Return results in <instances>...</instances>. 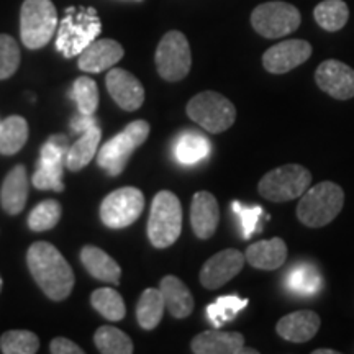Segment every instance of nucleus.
Here are the masks:
<instances>
[{
	"label": "nucleus",
	"mask_w": 354,
	"mask_h": 354,
	"mask_svg": "<svg viewBox=\"0 0 354 354\" xmlns=\"http://www.w3.org/2000/svg\"><path fill=\"white\" fill-rule=\"evenodd\" d=\"M28 198V174L25 166H15L8 172L0 190V203L8 215H19L24 212Z\"/></svg>",
	"instance_id": "20"
},
{
	"label": "nucleus",
	"mask_w": 354,
	"mask_h": 354,
	"mask_svg": "<svg viewBox=\"0 0 354 354\" xmlns=\"http://www.w3.org/2000/svg\"><path fill=\"white\" fill-rule=\"evenodd\" d=\"M313 354H338V351H333V349H317Z\"/></svg>",
	"instance_id": "41"
},
{
	"label": "nucleus",
	"mask_w": 354,
	"mask_h": 354,
	"mask_svg": "<svg viewBox=\"0 0 354 354\" xmlns=\"http://www.w3.org/2000/svg\"><path fill=\"white\" fill-rule=\"evenodd\" d=\"M312 56V44L305 39H287L269 48L263 55V66L271 74H286L304 64Z\"/></svg>",
	"instance_id": "13"
},
{
	"label": "nucleus",
	"mask_w": 354,
	"mask_h": 354,
	"mask_svg": "<svg viewBox=\"0 0 354 354\" xmlns=\"http://www.w3.org/2000/svg\"><path fill=\"white\" fill-rule=\"evenodd\" d=\"M81 261L91 276L110 284H118L122 277V269L117 261H113L104 250L97 246H84Z\"/></svg>",
	"instance_id": "23"
},
{
	"label": "nucleus",
	"mask_w": 354,
	"mask_h": 354,
	"mask_svg": "<svg viewBox=\"0 0 354 354\" xmlns=\"http://www.w3.org/2000/svg\"><path fill=\"white\" fill-rule=\"evenodd\" d=\"M26 263L35 282L48 297L56 302L69 297L74 287L73 268L51 243H33L26 253Z\"/></svg>",
	"instance_id": "1"
},
{
	"label": "nucleus",
	"mask_w": 354,
	"mask_h": 354,
	"mask_svg": "<svg viewBox=\"0 0 354 354\" xmlns=\"http://www.w3.org/2000/svg\"><path fill=\"white\" fill-rule=\"evenodd\" d=\"M315 21L326 32H338L348 24L349 8L343 0H323L313 10Z\"/></svg>",
	"instance_id": "29"
},
{
	"label": "nucleus",
	"mask_w": 354,
	"mask_h": 354,
	"mask_svg": "<svg viewBox=\"0 0 354 354\" xmlns=\"http://www.w3.org/2000/svg\"><path fill=\"white\" fill-rule=\"evenodd\" d=\"M95 125H97V118L94 115H84L81 112H79L76 117H73V120H71V128H73L74 133H84L87 131L88 128Z\"/></svg>",
	"instance_id": "40"
},
{
	"label": "nucleus",
	"mask_w": 354,
	"mask_h": 354,
	"mask_svg": "<svg viewBox=\"0 0 354 354\" xmlns=\"http://www.w3.org/2000/svg\"><path fill=\"white\" fill-rule=\"evenodd\" d=\"M190 348L196 354H241L245 353V336L216 328L207 330L192 339Z\"/></svg>",
	"instance_id": "19"
},
{
	"label": "nucleus",
	"mask_w": 354,
	"mask_h": 354,
	"mask_svg": "<svg viewBox=\"0 0 354 354\" xmlns=\"http://www.w3.org/2000/svg\"><path fill=\"white\" fill-rule=\"evenodd\" d=\"M220 209L216 198L210 192H197L192 198L190 205V223H192L194 233L201 240H209L218 228Z\"/></svg>",
	"instance_id": "18"
},
{
	"label": "nucleus",
	"mask_w": 354,
	"mask_h": 354,
	"mask_svg": "<svg viewBox=\"0 0 354 354\" xmlns=\"http://www.w3.org/2000/svg\"><path fill=\"white\" fill-rule=\"evenodd\" d=\"M71 99L76 102L77 110L84 115H94L99 107V88L95 81L91 77L82 76L74 81Z\"/></svg>",
	"instance_id": "33"
},
{
	"label": "nucleus",
	"mask_w": 354,
	"mask_h": 354,
	"mask_svg": "<svg viewBox=\"0 0 354 354\" xmlns=\"http://www.w3.org/2000/svg\"><path fill=\"white\" fill-rule=\"evenodd\" d=\"M248 304H250L248 299H241L238 295H225V297L216 299L214 304L207 307V317H209L214 328H220L225 323L234 320L238 313L248 307Z\"/></svg>",
	"instance_id": "31"
},
{
	"label": "nucleus",
	"mask_w": 354,
	"mask_h": 354,
	"mask_svg": "<svg viewBox=\"0 0 354 354\" xmlns=\"http://www.w3.org/2000/svg\"><path fill=\"white\" fill-rule=\"evenodd\" d=\"M187 115L205 131L218 135L232 128L236 120V109L225 95L207 91L189 100Z\"/></svg>",
	"instance_id": "7"
},
{
	"label": "nucleus",
	"mask_w": 354,
	"mask_h": 354,
	"mask_svg": "<svg viewBox=\"0 0 354 354\" xmlns=\"http://www.w3.org/2000/svg\"><path fill=\"white\" fill-rule=\"evenodd\" d=\"M20 48L8 35H0V81L12 77L20 66Z\"/></svg>",
	"instance_id": "37"
},
{
	"label": "nucleus",
	"mask_w": 354,
	"mask_h": 354,
	"mask_svg": "<svg viewBox=\"0 0 354 354\" xmlns=\"http://www.w3.org/2000/svg\"><path fill=\"white\" fill-rule=\"evenodd\" d=\"M100 138L102 130L99 125L81 133V138L73 146H69L68 154H66V167L73 172L81 171L82 167H86L92 161V158L95 156L100 145Z\"/></svg>",
	"instance_id": "25"
},
{
	"label": "nucleus",
	"mask_w": 354,
	"mask_h": 354,
	"mask_svg": "<svg viewBox=\"0 0 354 354\" xmlns=\"http://www.w3.org/2000/svg\"><path fill=\"white\" fill-rule=\"evenodd\" d=\"M0 349L6 354H35L39 349V339L26 330L6 331L0 338Z\"/></svg>",
	"instance_id": "34"
},
{
	"label": "nucleus",
	"mask_w": 354,
	"mask_h": 354,
	"mask_svg": "<svg viewBox=\"0 0 354 354\" xmlns=\"http://www.w3.org/2000/svg\"><path fill=\"white\" fill-rule=\"evenodd\" d=\"M149 136V123L145 120L131 122L123 130L110 138L97 153V165L110 176L122 174L131 154Z\"/></svg>",
	"instance_id": "5"
},
{
	"label": "nucleus",
	"mask_w": 354,
	"mask_h": 354,
	"mask_svg": "<svg viewBox=\"0 0 354 354\" xmlns=\"http://www.w3.org/2000/svg\"><path fill=\"white\" fill-rule=\"evenodd\" d=\"M57 28V12L51 0H25L20 10V37L28 50H41Z\"/></svg>",
	"instance_id": "6"
},
{
	"label": "nucleus",
	"mask_w": 354,
	"mask_h": 354,
	"mask_svg": "<svg viewBox=\"0 0 354 354\" xmlns=\"http://www.w3.org/2000/svg\"><path fill=\"white\" fill-rule=\"evenodd\" d=\"M302 17L297 7L287 2L261 3L251 13V25L261 37L276 39L289 35L300 26Z\"/></svg>",
	"instance_id": "9"
},
{
	"label": "nucleus",
	"mask_w": 354,
	"mask_h": 354,
	"mask_svg": "<svg viewBox=\"0 0 354 354\" xmlns=\"http://www.w3.org/2000/svg\"><path fill=\"white\" fill-rule=\"evenodd\" d=\"M233 212L238 215V220H240L241 225V233L245 240H250L251 236L256 233L258 230V223L261 215H263V207L254 205V207H245L241 205V202L234 201L232 203Z\"/></svg>",
	"instance_id": "38"
},
{
	"label": "nucleus",
	"mask_w": 354,
	"mask_h": 354,
	"mask_svg": "<svg viewBox=\"0 0 354 354\" xmlns=\"http://www.w3.org/2000/svg\"><path fill=\"white\" fill-rule=\"evenodd\" d=\"M0 290H2V277H0Z\"/></svg>",
	"instance_id": "42"
},
{
	"label": "nucleus",
	"mask_w": 354,
	"mask_h": 354,
	"mask_svg": "<svg viewBox=\"0 0 354 354\" xmlns=\"http://www.w3.org/2000/svg\"><path fill=\"white\" fill-rule=\"evenodd\" d=\"M245 261V254L238 250H233V248L214 254L203 264L201 271L202 286L209 290L220 289L221 286H225L241 272Z\"/></svg>",
	"instance_id": "12"
},
{
	"label": "nucleus",
	"mask_w": 354,
	"mask_h": 354,
	"mask_svg": "<svg viewBox=\"0 0 354 354\" xmlns=\"http://www.w3.org/2000/svg\"><path fill=\"white\" fill-rule=\"evenodd\" d=\"M322 320L313 310H297L277 322L276 331L290 343H307L320 330Z\"/></svg>",
	"instance_id": "17"
},
{
	"label": "nucleus",
	"mask_w": 354,
	"mask_h": 354,
	"mask_svg": "<svg viewBox=\"0 0 354 354\" xmlns=\"http://www.w3.org/2000/svg\"><path fill=\"white\" fill-rule=\"evenodd\" d=\"M212 145L207 136L197 131H184L174 143V156L180 165L192 166L209 158Z\"/></svg>",
	"instance_id": "24"
},
{
	"label": "nucleus",
	"mask_w": 354,
	"mask_h": 354,
	"mask_svg": "<svg viewBox=\"0 0 354 354\" xmlns=\"http://www.w3.org/2000/svg\"><path fill=\"white\" fill-rule=\"evenodd\" d=\"M91 302L97 312L110 322H118L127 315V307L122 295L115 289H110V287L97 289L91 295Z\"/></svg>",
	"instance_id": "30"
},
{
	"label": "nucleus",
	"mask_w": 354,
	"mask_h": 354,
	"mask_svg": "<svg viewBox=\"0 0 354 354\" xmlns=\"http://www.w3.org/2000/svg\"><path fill=\"white\" fill-rule=\"evenodd\" d=\"M166 310L165 297L159 289H146L136 305V318L143 330H154Z\"/></svg>",
	"instance_id": "27"
},
{
	"label": "nucleus",
	"mask_w": 354,
	"mask_h": 354,
	"mask_svg": "<svg viewBox=\"0 0 354 354\" xmlns=\"http://www.w3.org/2000/svg\"><path fill=\"white\" fill-rule=\"evenodd\" d=\"M315 81L317 86L333 99L348 100L354 97V69L342 61H323L315 73Z\"/></svg>",
	"instance_id": "14"
},
{
	"label": "nucleus",
	"mask_w": 354,
	"mask_h": 354,
	"mask_svg": "<svg viewBox=\"0 0 354 354\" xmlns=\"http://www.w3.org/2000/svg\"><path fill=\"white\" fill-rule=\"evenodd\" d=\"M95 346L104 354H131L133 342L125 331L115 326H100L94 335Z\"/></svg>",
	"instance_id": "32"
},
{
	"label": "nucleus",
	"mask_w": 354,
	"mask_h": 354,
	"mask_svg": "<svg viewBox=\"0 0 354 354\" xmlns=\"http://www.w3.org/2000/svg\"><path fill=\"white\" fill-rule=\"evenodd\" d=\"M183 230V207L176 194L161 190L151 203L148 220V238L154 248L174 245Z\"/></svg>",
	"instance_id": "4"
},
{
	"label": "nucleus",
	"mask_w": 354,
	"mask_h": 354,
	"mask_svg": "<svg viewBox=\"0 0 354 354\" xmlns=\"http://www.w3.org/2000/svg\"><path fill=\"white\" fill-rule=\"evenodd\" d=\"M61 214H63V209H61L59 202L44 201L32 210L28 216V227L33 232H46V230L56 227Z\"/></svg>",
	"instance_id": "35"
},
{
	"label": "nucleus",
	"mask_w": 354,
	"mask_h": 354,
	"mask_svg": "<svg viewBox=\"0 0 354 354\" xmlns=\"http://www.w3.org/2000/svg\"><path fill=\"white\" fill-rule=\"evenodd\" d=\"M322 287V276L315 266L302 263L292 268V271L287 274V289L294 294L310 297L315 295Z\"/></svg>",
	"instance_id": "28"
},
{
	"label": "nucleus",
	"mask_w": 354,
	"mask_h": 354,
	"mask_svg": "<svg viewBox=\"0 0 354 354\" xmlns=\"http://www.w3.org/2000/svg\"><path fill=\"white\" fill-rule=\"evenodd\" d=\"M312 184V172L300 165H284L269 171L259 180L258 190L271 202H289L299 198Z\"/></svg>",
	"instance_id": "8"
},
{
	"label": "nucleus",
	"mask_w": 354,
	"mask_h": 354,
	"mask_svg": "<svg viewBox=\"0 0 354 354\" xmlns=\"http://www.w3.org/2000/svg\"><path fill=\"white\" fill-rule=\"evenodd\" d=\"M64 162H38V169L35 171L32 183L39 190H55L61 192L64 190L63 171Z\"/></svg>",
	"instance_id": "36"
},
{
	"label": "nucleus",
	"mask_w": 354,
	"mask_h": 354,
	"mask_svg": "<svg viewBox=\"0 0 354 354\" xmlns=\"http://www.w3.org/2000/svg\"><path fill=\"white\" fill-rule=\"evenodd\" d=\"M125 51L115 39H95L79 55V68L84 73H102L113 68L122 59Z\"/></svg>",
	"instance_id": "16"
},
{
	"label": "nucleus",
	"mask_w": 354,
	"mask_h": 354,
	"mask_svg": "<svg viewBox=\"0 0 354 354\" xmlns=\"http://www.w3.org/2000/svg\"><path fill=\"white\" fill-rule=\"evenodd\" d=\"M344 192L338 184L325 183L307 189L300 196L297 218L308 228H322L331 223L343 209Z\"/></svg>",
	"instance_id": "3"
},
{
	"label": "nucleus",
	"mask_w": 354,
	"mask_h": 354,
	"mask_svg": "<svg viewBox=\"0 0 354 354\" xmlns=\"http://www.w3.org/2000/svg\"><path fill=\"white\" fill-rule=\"evenodd\" d=\"M102 32L94 7H68L56 35V50L64 57L79 56Z\"/></svg>",
	"instance_id": "2"
},
{
	"label": "nucleus",
	"mask_w": 354,
	"mask_h": 354,
	"mask_svg": "<svg viewBox=\"0 0 354 354\" xmlns=\"http://www.w3.org/2000/svg\"><path fill=\"white\" fill-rule=\"evenodd\" d=\"M50 351L53 354H82L84 349L79 348L76 343L71 342L63 336H57L50 344Z\"/></svg>",
	"instance_id": "39"
},
{
	"label": "nucleus",
	"mask_w": 354,
	"mask_h": 354,
	"mask_svg": "<svg viewBox=\"0 0 354 354\" xmlns=\"http://www.w3.org/2000/svg\"><path fill=\"white\" fill-rule=\"evenodd\" d=\"M245 258L250 266L263 271H274L279 269L287 259V245L282 238L263 240L248 246Z\"/></svg>",
	"instance_id": "21"
},
{
	"label": "nucleus",
	"mask_w": 354,
	"mask_h": 354,
	"mask_svg": "<svg viewBox=\"0 0 354 354\" xmlns=\"http://www.w3.org/2000/svg\"><path fill=\"white\" fill-rule=\"evenodd\" d=\"M28 140V123L20 115H12L0 123V154L12 156L24 148Z\"/></svg>",
	"instance_id": "26"
},
{
	"label": "nucleus",
	"mask_w": 354,
	"mask_h": 354,
	"mask_svg": "<svg viewBox=\"0 0 354 354\" xmlns=\"http://www.w3.org/2000/svg\"><path fill=\"white\" fill-rule=\"evenodd\" d=\"M107 91L117 105L127 112L138 110L145 102V88L138 79L125 69H112L107 74Z\"/></svg>",
	"instance_id": "15"
},
{
	"label": "nucleus",
	"mask_w": 354,
	"mask_h": 354,
	"mask_svg": "<svg viewBox=\"0 0 354 354\" xmlns=\"http://www.w3.org/2000/svg\"><path fill=\"white\" fill-rule=\"evenodd\" d=\"M154 59H156L159 76L165 81H183L192 66V53L184 33L176 30L167 32L158 44Z\"/></svg>",
	"instance_id": "10"
},
{
	"label": "nucleus",
	"mask_w": 354,
	"mask_h": 354,
	"mask_svg": "<svg viewBox=\"0 0 354 354\" xmlns=\"http://www.w3.org/2000/svg\"><path fill=\"white\" fill-rule=\"evenodd\" d=\"M166 308L174 318H187L194 312V297L187 286L176 276L162 277L159 284Z\"/></svg>",
	"instance_id": "22"
},
{
	"label": "nucleus",
	"mask_w": 354,
	"mask_h": 354,
	"mask_svg": "<svg viewBox=\"0 0 354 354\" xmlns=\"http://www.w3.org/2000/svg\"><path fill=\"white\" fill-rule=\"evenodd\" d=\"M143 209V192L136 187H122L104 198L100 205V218L105 227L112 230L127 228L140 218Z\"/></svg>",
	"instance_id": "11"
}]
</instances>
